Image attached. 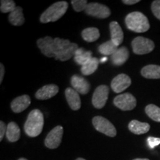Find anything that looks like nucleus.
Returning a JSON list of instances; mask_svg holds the SVG:
<instances>
[{
    "label": "nucleus",
    "mask_w": 160,
    "mask_h": 160,
    "mask_svg": "<svg viewBox=\"0 0 160 160\" xmlns=\"http://www.w3.org/2000/svg\"><path fill=\"white\" fill-rule=\"evenodd\" d=\"M44 126V117L42 113L38 109L30 112L25 123V133L30 137H36L42 133Z\"/></svg>",
    "instance_id": "nucleus-1"
},
{
    "label": "nucleus",
    "mask_w": 160,
    "mask_h": 160,
    "mask_svg": "<svg viewBox=\"0 0 160 160\" xmlns=\"http://www.w3.org/2000/svg\"><path fill=\"white\" fill-rule=\"evenodd\" d=\"M125 25L128 29L136 33H144L150 28V23L148 18L139 11L132 12L126 16Z\"/></svg>",
    "instance_id": "nucleus-2"
},
{
    "label": "nucleus",
    "mask_w": 160,
    "mask_h": 160,
    "mask_svg": "<svg viewBox=\"0 0 160 160\" xmlns=\"http://www.w3.org/2000/svg\"><path fill=\"white\" fill-rule=\"evenodd\" d=\"M68 8V4L65 1L57 2L50 6L40 17L42 23H48L56 22L65 15Z\"/></svg>",
    "instance_id": "nucleus-3"
},
{
    "label": "nucleus",
    "mask_w": 160,
    "mask_h": 160,
    "mask_svg": "<svg viewBox=\"0 0 160 160\" xmlns=\"http://www.w3.org/2000/svg\"><path fill=\"white\" fill-rule=\"evenodd\" d=\"M131 45L133 53L138 55L151 53L155 48L154 42L152 40L142 37H138L133 39Z\"/></svg>",
    "instance_id": "nucleus-4"
},
{
    "label": "nucleus",
    "mask_w": 160,
    "mask_h": 160,
    "mask_svg": "<svg viewBox=\"0 0 160 160\" xmlns=\"http://www.w3.org/2000/svg\"><path fill=\"white\" fill-rule=\"evenodd\" d=\"M92 122L95 129L100 133H104L110 137H114L117 136V130L114 125L105 118L97 116L93 117Z\"/></svg>",
    "instance_id": "nucleus-5"
},
{
    "label": "nucleus",
    "mask_w": 160,
    "mask_h": 160,
    "mask_svg": "<svg viewBox=\"0 0 160 160\" xmlns=\"http://www.w3.org/2000/svg\"><path fill=\"white\" fill-rule=\"evenodd\" d=\"M37 43L42 53L47 57H55L58 53V48L54 39L51 37H45L39 39Z\"/></svg>",
    "instance_id": "nucleus-6"
},
{
    "label": "nucleus",
    "mask_w": 160,
    "mask_h": 160,
    "mask_svg": "<svg viewBox=\"0 0 160 160\" xmlns=\"http://www.w3.org/2000/svg\"><path fill=\"white\" fill-rule=\"evenodd\" d=\"M113 104L122 111H131L137 106V99L131 93H125L116 97Z\"/></svg>",
    "instance_id": "nucleus-7"
},
{
    "label": "nucleus",
    "mask_w": 160,
    "mask_h": 160,
    "mask_svg": "<svg viewBox=\"0 0 160 160\" xmlns=\"http://www.w3.org/2000/svg\"><path fill=\"white\" fill-rule=\"evenodd\" d=\"M63 136V128L58 125L53 128L45 139V145L48 148L55 149L57 148L62 142Z\"/></svg>",
    "instance_id": "nucleus-8"
},
{
    "label": "nucleus",
    "mask_w": 160,
    "mask_h": 160,
    "mask_svg": "<svg viewBox=\"0 0 160 160\" xmlns=\"http://www.w3.org/2000/svg\"><path fill=\"white\" fill-rule=\"evenodd\" d=\"M108 86L105 85L98 86L92 97V104L94 106V108L97 109H101L105 107L106 102L108 98Z\"/></svg>",
    "instance_id": "nucleus-9"
},
{
    "label": "nucleus",
    "mask_w": 160,
    "mask_h": 160,
    "mask_svg": "<svg viewBox=\"0 0 160 160\" xmlns=\"http://www.w3.org/2000/svg\"><path fill=\"white\" fill-rule=\"evenodd\" d=\"M85 11L88 15L99 19H105L110 17L111 13V10L108 7L97 2L88 3Z\"/></svg>",
    "instance_id": "nucleus-10"
},
{
    "label": "nucleus",
    "mask_w": 160,
    "mask_h": 160,
    "mask_svg": "<svg viewBox=\"0 0 160 160\" xmlns=\"http://www.w3.org/2000/svg\"><path fill=\"white\" fill-rule=\"evenodd\" d=\"M131 85V79L125 73L117 75L111 82V89L113 92L119 93L130 87Z\"/></svg>",
    "instance_id": "nucleus-11"
},
{
    "label": "nucleus",
    "mask_w": 160,
    "mask_h": 160,
    "mask_svg": "<svg viewBox=\"0 0 160 160\" xmlns=\"http://www.w3.org/2000/svg\"><path fill=\"white\" fill-rule=\"evenodd\" d=\"M71 83L73 88L80 94H87L90 91L91 85H90L89 82L85 78L79 77V76H73L71 77Z\"/></svg>",
    "instance_id": "nucleus-12"
},
{
    "label": "nucleus",
    "mask_w": 160,
    "mask_h": 160,
    "mask_svg": "<svg viewBox=\"0 0 160 160\" xmlns=\"http://www.w3.org/2000/svg\"><path fill=\"white\" fill-rule=\"evenodd\" d=\"M58 92H59V88L57 85H53V84L46 85L38 90L35 97L37 99L47 100L57 95Z\"/></svg>",
    "instance_id": "nucleus-13"
},
{
    "label": "nucleus",
    "mask_w": 160,
    "mask_h": 160,
    "mask_svg": "<svg viewBox=\"0 0 160 160\" xmlns=\"http://www.w3.org/2000/svg\"><path fill=\"white\" fill-rule=\"evenodd\" d=\"M31 102L28 95H22L15 98L11 103V108L14 113H19L27 109Z\"/></svg>",
    "instance_id": "nucleus-14"
},
{
    "label": "nucleus",
    "mask_w": 160,
    "mask_h": 160,
    "mask_svg": "<svg viewBox=\"0 0 160 160\" xmlns=\"http://www.w3.org/2000/svg\"><path fill=\"white\" fill-rule=\"evenodd\" d=\"M65 97L70 108L73 111H78L81 108V99L79 93L72 88H68L65 90Z\"/></svg>",
    "instance_id": "nucleus-15"
},
{
    "label": "nucleus",
    "mask_w": 160,
    "mask_h": 160,
    "mask_svg": "<svg viewBox=\"0 0 160 160\" xmlns=\"http://www.w3.org/2000/svg\"><path fill=\"white\" fill-rule=\"evenodd\" d=\"M110 32H111V40L116 45L119 46L123 42L124 34L122 28L117 22L113 21L110 23Z\"/></svg>",
    "instance_id": "nucleus-16"
},
{
    "label": "nucleus",
    "mask_w": 160,
    "mask_h": 160,
    "mask_svg": "<svg viewBox=\"0 0 160 160\" xmlns=\"http://www.w3.org/2000/svg\"><path fill=\"white\" fill-rule=\"evenodd\" d=\"M129 58V51L125 46L119 48L117 51L111 56V59L114 65L120 66L125 64Z\"/></svg>",
    "instance_id": "nucleus-17"
},
{
    "label": "nucleus",
    "mask_w": 160,
    "mask_h": 160,
    "mask_svg": "<svg viewBox=\"0 0 160 160\" xmlns=\"http://www.w3.org/2000/svg\"><path fill=\"white\" fill-rule=\"evenodd\" d=\"M79 48H78V45L76 43H71L68 46L64 48L62 51H60L59 52H58L56 55V57H54V59L56 60H60V61H67L72 58L73 57H74L76 51Z\"/></svg>",
    "instance_id": "nucleus-18"
},
{
    "label": "nucleus",
    "mask_w": 160,
    "mask_h": 160,
    "mask_svg": "<svg viewBox=\"0 0 160 160\" xmlns=\"http://www.w3.org/2000/svg\"><path fill=\"white\" fill-rule=\"evenodd\" d=\"M151 126L147 122H141L138 120H132L128 125L130 131L137 135H141L149 131Z\"/></svg>",
    "instance_id": "nucleus-19"
},
{
    "label": "nucleus",
    "mask_w": 160,
    "mask_h": 160,
    "mask_svg": "<svg viewBox=\"0 0 160 160\" xmlns=\"http://www.w3.org/2000/svg\"><path fill=\"white\" fill-rule=\"evenodd\" d=\"M141 74L146 79H160V66L156 65H146L142 69Z\"/></svg>",
    "instance_id": "nucleus-20"
},
{
    "label": "nucleus",
    "mask_w": 160,
    "mask_h": 160,
    "mask_svg": "<svg viewBox=\"0 0 160 160\" xmlns=\"http://www.w3.org/2000/svg\"><path fill=\"white\" fill-rule=\"evenodd\" d=\"M23 9L21 7H17L13 11L9 13L8 20L10 23L15 26H21L25 23Z\"/></svg>",
    "instance_id": "nucleus-21"
},
{
    "label": "nucleus",
    "mask_w": 160,
    "mask_h": 160,
    "mask_svg": "<svg viewBox=\"0 0 160 160\" xmlns=\"http://www.w3.org/2000/svg\"><path fill=\"white\" fill-rule=\"evenodd\" d=\"M6 137L11 142H17L20 138V129L17 123L11 122L7 126Z\"/></svg>",
    "instance_id": "nucleus-22"
},
{
    "label": "nucleus",
    "mask_w": 160,
    "mask_h": 160,
    "mask_svg": "<svg viewBox=\"0 0 160 160\" xmlns=\"http://www.w3.org/2000/svg\"><path fill=\"white\" fill-rule=\"evenodd\" d=\"M82 37L88 42H93L99 39L100 33L99 29L97 28H88L82 32Z\"/></svg>",
    "instance_id": "nucleus-23"
},
{
    "label": "nucleus",
    "mask_w": 160,
    "mask_h": 160,
    "mask_svg": "<svg viewBox=\"0 0 160 160\" xmlns=\"http://www.w3.org/2000/svg\"><path fill=\"white\" fill-rule=\"evenodd\" d=\"M99 61L97 58L93 57L85 65L82 66L81 72L85 76H89L93 73L97 71L99 67Z\"/></svg>",
    "instance_id": "nucleus-24"
},
{
    "label": "nucleus",
    "mask_w": 160,
    "mask_h": 160,
    "mask_svg": "<svg viewBox=\"0 0 160 160\" xmlns=\"http://www.w3.org/2000/svg\"><path fill=\"white\" fill-rule=\"evenodd\" d=\"M117 49L118 47L113 42L111 39L100 45L98 48L100 53L105 56H111V57L117 51Z\"/></svg>",
    "instance_id": "nucleus-25"
},
{
    "label": "nucleus",
    "mask_w": 160,
    "mask_h": 160,
    "mask_svg": "<svg viewBox=\"0 0 160 160\" xmlns=\"http://www.w3.org/2000/svg\"><path fill=\"white\" fill-rule=\"evenodd\" d=\"M145 113L153 121L160 122V108L151 104L146 106Z\"/></svg>",
    "instance_id": "nucleus-26"
},
{
    "label": "nucleus",
    "mask_w": 160,
    "mask_h": 160,
    "mask_svg": "<svg viewBox=\"0 0 160 160\" xmlns=\"http://www.w3.org/2000/svg\"><path fill=\"white\" fill-rule=\"evenodd\" d=\"M16 4L13 0H2L0 11L2 13H11L16 8Z\"/></svg>",
    "instance_id": "nucleus-27"
},
{
    "label": "nucleus",
    "mask_w": 160,
    "mask_h": 160,
    "mask_svg": "<svg viewBox=\"0 0 160 160\" xmlns=\"http://www.w3.org/2000/svg\"><path fill=\"white\" fill-rule=\"evenodd\" d=\"M92 57V52L90 51H86L85 53H84L82 55L79 56V57H74V61L78 65L83 66L85 65Z\"/></svg>",
    "instance_id": "nucleus-28"
},
{
    "label": "nucleus",
    "mask_w": 160,
    "mask_h": 160,
    "mask_svg": "<svg viewBox=\"0 0 160 160\" xmlns=\"http://www.w3.org/2000/svg\"><path fill=\"white\" fill-rule=\"evenodd\" d=\"M71 5L75 11L80 12L85 11L88 3L87 0H72Z\"/></svg>",
    "instance_id": "nucleus-29"
},
{
    "label": "nucleus",
    "mask_w": 160,
    "mask_h": 160,
    "mask_svg": "<svg viewBox=\"0 0 160 160\" xmlns=\"http://www.w3.org/2000/svg\"><path fill=\"white\" fill-rule=\"evenodd\" d=\"M151 11L153 15L160 20V0H155L151 5Z\"/></svg>",
    "instance_id": "nucleus-30"
},
{
    "label": "nucleus",
    "mask_w": 160,
    "mask_h": 160,
    "mask_svg": "<svg viewBox=\"0 0 160 160\" xmlns=\"http://www.w3.org/2000/svg\"><path fill=\"white\" fill-rule=\"evenodd\" d=\"M147 142L151 148H154L155 147H157L160 144V138L149 137L148 138Z\"/></svg>",
    "instance_id": "nucleus-31"
},
{
    "label": "nucleus",
    "mask_w": 160,
    "mask_h": 160,
    "mask_svg": "<svg viewBox=\"0 0 160 160\" xmlns=\"http://www.w3.org/2000/svg\"><path fill=\"white\" fill-rule=\"evenodd\" d=\"M6 131H7V127L5 122L1 121L0 122V141L3 139L4 135L6 134Z\"/></svg>",
    "instance_id": "nucleus-32"
},
{
    "label": "nucleus",
    "mask_w": 160,
    "mask_h": 160,
    "mask_svg": "<svg viewBox=\"0 0 160 160\" xmlns=\"http://www.w3.org/2000/svg\"><path fill=\"white\" fill-rule=\"evenodd\" d=\"M4 75H5V67L3 64H0V83L1 84L3 81Z\"/></svg>",
    "instance_id": "nucleus-33"
},
{
    "label": "nucleus",
    "mask_w": 160,
    "mask_h": 160,
    "mask_svg": "<svg viewBox=\"0 0 160 160\" xmlns=\"http://www.w3.org/2000/svg\"><path fill=\"white\" fill-rule=\"evenodd\" d=\"M122 2L124 4H125V5H134V4L139 2V0H123Z\"/></svg>",
    "instance_id": "nucleus-34"
},
{
    "label": "nucleus",
    "mask_w": 160,
    "mask_h": 160,
    "mask_svg": "<svg viewBox=\"0 0 160 160\" xmlns=\"http://www.w3.org/2000/svg\"><path fill=\"white\" fill-rule=\"evenodd\" d=\"M86 51L84 48H78L77 50V51H76L75 53V55L74 57H79V56H81L84 53H85Z\"/></svg>",
    "instance_id": "nucleus-35"
},
{
    "label": "nucleus",
    "mask_w": 160,
    "mask_h": 160,
    "mask_svg": "<svg viewBox=\"0 0 160 160\" xmlns=\"http://www.w3.org/2000/svg\"><path fill=\"white\" fill-rule=\"evenodd\" d=\"M106 60H107V57H105V58H103V59H101V62H102V63L105 62L106 61Z\"/></svg>",
    "instance_id": "nucleus-36"
},
{
    "label": "nucleus",
    "mask_w": 160,
    "mask_h": 160,
    "mask_svg": "<svg viewBox=\"0 0 160 160\" xmlns=\"http://www.w3.org/2000/svg\"><path fill=\"white\" fill-rule=\"evenodd\" d=\"M133 160H150L148 159H140V158H138V159H134Z\"/></svg>",
    "instance_id": "nucleus-37"
},
{
    "label": "nucleus",
    "mask_w": 160,
    "mask_h": 160,
    "mask_svg": "<svg viewBox=\"0 0 160 160\" xmlns=\"http://www.w3.org/2000/svg\"><path fill=\"white\" fill-rule=\"evenodd\" d=\"M76 160H86V159H83V158H77V159H76Z\"/></svg>",
    "instance_id": "nucleus-38"
},
{
    "label": "nucleus",
    "mask_w": 160,
    "mask_h": 160,
    "mask_svg": "<svg viewBox=\"0 0 160 160\" xmlns=\"http://www.w3.org/2000/svg\"><path fill=\"white\" fill-rule=\"evenodd\" d=\"M18 160H28V159H25V158H20V159H19Z\"/></svg>",
    "instance_id": "nucleus-39"
}]
</instances>
